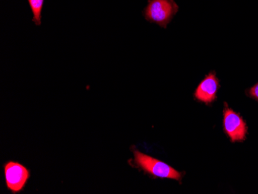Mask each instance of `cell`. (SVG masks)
Segmentation results:
<instances>
[{"label":"cell","instance_id":"obj_4","mask_svg":"<svg viewBox=\"0 0 258 194\" xmlns=\"http://www.w3.org/2000/svg\"><path fill=\"white\" fill-rule=\"evenodd\" d=\"M224 130L232 142L244 140L247 126L241 117L227 107L224 110Z\"/></svg>","mask_w":258,"mask_h":194},{"label":"cell","instance_id":"obj_2","mask_svg":"<svg viewBox=\"0 0 258 194\" xmlns=\"http://www.w3.org/2000/svg\"><path fill=\"white\" fill-rule=\"evenodd\" d=\"M133 154L134 163L136 166L148 174L152 175L155 177L180 180L182 174L172 166L155 158L151 157L149 155L141 153L137 150H133Z\"/></svg>","mask_w":258,"mask_h":194},{"label":"cell","instance_id":"obj_3","mask_svg":"<svg viewBox=\"0 0 258 194\" xmlns=\"http://www.w3.org/2000/svg\"><path fill=\"white\" fill-rule=\"evenodd\" d=\"M7 189L13 193H19L24 189L30 178V171L17 162L9 161L4 166Z\"/></svg>","mask_w":258,"mask_h":194},{"label":"cell","instance_id":"obj_5","mask_svg":"<svg viewBox=\"0 0 258 194\" xmlns=\"http://www.w3.org/2000/svg\"><path fill=\"white\" fill-rule=\"evenodd\" d=\"M220 85L215 72H211L205 77L196 90L195 96L200 101L210 103L217 98V92Z\"/></svg>","mask_w":258,"mask_h":194},{"label":"cell","instance_id":"obj_1","mask_svg":"<svg viewBox=\"0 0 258 194\" xmlns=\"http://www.w3.org/2000/svg\"><path fill=\"white\" fill-rule=\"evenodd\" d=\"M178 11L179 6L174 0H149L143 16L147 21L166 28Z\"/></svg>","mask_w":258,"mask_h":194},{"label":"cell","instance_id":"obj_6","mask_svg":"<svg viewBox=\"0 0 258 194\" xmlns=\"http://www.w3.org/2000/svg\"><path fill=\"white\" fill-rule=\"evenodd\" d=\"M29 5L33 13V21L36 26L41 25V14L44 0H28Z\"/></svg>","mask_w":258,"mask_h":194},{"label":"cell","instance_id":"obj_7","mask_svg":"<svg viewBox=\"0 0 258 194\" xmlns=\"http://www.w3.org/2000/svg\"><path fill=\"white\" fill-rule=\"evenodd\" d=\"M250 95L255 99L258 100V83L250 88Z\"/></svg>","mask_w":258,"mask_h":194}]
</instances>
